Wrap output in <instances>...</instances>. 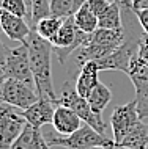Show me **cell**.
I'll list each match as a JSON object with an SVG mask.
<instances>
[{
  "label": "cell",
  "instance_id": "1f68e13d",
  "mask_svg": "<svg viewBox=\"0 0 148 149\" xmlns=\"http://www.w3.org/2000/svg\"><path fill=\"white\" fill-rule=\"evenodd\" d=\"M0 16H2V6H0ZM0 33H2V25H0Z\"/></svg>",
  "mask_w": 148,
  "mask_h": 149
},
{
  "label": "cell",
  "instance_id": "e0dca14e",
  "mask_svg": "<svg viewBox=\"0 0 148 149\" xmlns=\"http://www.w3.org/2000/svg\"><path fill=\"white\" fill-rule=\"evenodd\" d=\"M74 16V22L82 31L85 33H93L95 30H98V16L90 10V6L82 5L77 11L73 14Z\"/></svg>",
  "mask_w": 148,
  "mask_h": 149
},
{
  "label": "cell",
  "instance_id": "ac0fdd59",
  "mask_svg": "<svg viewBox=\"0 0 148 149\" xmlns=\"http://www.w3.org/2000/svg\"><path fill=\"white\" fill-rule=\"evenodd\" d=\"M110 99H112L110 90L104 85V83H101V82H99V85L95 88V90L90 93V96L87 97V100H88V104L91 107V110H93L95 113H98V115H101L104 111V108L109 105Z\"/></svg>",
  "mask_w": 148,
  "mask_h": 149
},
{
  "label": "cell",
  "instance_id": "7c38bea8",
  "mask_svg": "<svg viewBox=\"0 0 148 149\" xmlns=\"http://www.w3.org/2000/svg\"><path fill=\"white\" fill-rule=\"evenodd\" d=\"M83 121L81 116L76 113L74 110H71L66 105H57L55 107L54 119H52V127L55 132H58L60 135H71L76 130L82 127Z\"/></svg>",
  "mask_w": 148,
  "mask_h": 149
},
{
  "label": "cell",
  "instance_id": "4fadbf2b",
  "mask_svg": "<svg viewBox=\"0 0 148 149\" xmlns=\"http://www.w3.org/2000/svg\"><path fill=\"white\" fill-rule=\"evenodd\" d=\"M99 68L96 61H87L79 71V75L76 79L74 88L82 97H88L90 93L99 85Z\"/></svg>",
  "mask_w": 148,
  "mask_h": 149
},
{
  "label": "cell",
  "instance_id": "6da1fadb",
  "mask_svg": "<svg viewBox=\"0 0 148 149\" xmlns=\"http://www.w3.org/2000/svg\"><path fill=\"white\" fill-rule=\"evenodd\" d=\"M25 46L29 47L30 55V66L35 79V88H36L38 96H47L57 104V93L54 90L52 83V64L51 57L54 54V46L41 38L36 31L32 29L29 38L25 41Z\"/></svg>",
  "mask_w": 148,
  "mask_h": 149
},
{
  "label": "cell",
  "instance_id": "7402d4cb",
  "mask_svg": "<svg viewBox=\"0 0 148 149\" xmlns=\"http://www.w3.org/2000/svg\"><path fill=\"white\" fill-rule=\"evenodd\" d=\"M112 2H114V0H110V2H109V0H88V2H87V5H88L90 10L99 17V16H101L104 11L110 6Z\"/></svg>",
  "mask_w": 148,
  "mask_h": 149
},
{
  "label": "cell",
  "instance_id": "f546056e",
  "mask_svg": "<svg viewBox=\"0 0 148 149\" xmlns=\"http://www.w3.org/2000/svg\"><path fill=\"white\" fill-rule=\"evenodd\" d=\"M27 2V5H29V10H30V13H32V0H25ZM32 16V14H30Z\"/></svg>",
  "mask_w": 148,
  "mask_h": 149
},
{
  "label": "cell",
  "instance_id": "8992f818",
  "mask_svg": "<svg viewBox=\"0 0 148 149\" xmlns=\"http://www.w3.org/2000/svg\"><path fill=\"white\" fill-rule=\"evenodd\" d=\"M140 123H142V118L139 115L135 99L125 104V105L115 107L110 115V127H112V134H114V141L120 143Z\"/></svg>",
  "mask_w": 148,
  "mask_h": 149
},
{
  "label": "cell",
  "instance_id": "44dd1931",
  "mask_svg": "<svg viewBox=\"0 0 148 149\" xmlns=\"http://www.w3.org/2000/svg\"><path fill=\"white\" fill-rule=\"evenodd\" d=\"M52 16L58 17H69L74 14V0H51Z\"/></svg>",
  "mask_w": 148,
  "mask_h": 149
},
{
  "label": "cell",
  "instance_id": "4dcf8cb0",
  "mask_svg": "<svg viewBox=\"0 0 148 149\" xmlns=\"http://www.w3.org/2000/svg\"><path fill=\"white\" fill-rule=\"evenodd\" d=\"M90 149H106L104 146H95V148H90Z\"/></svg>",
  "mask_w": 148,
  "mask_h": 149
},
{
  "label": "cell",
  "instance_id": "2e32d148",
  "mask_svg": "<svg viewBox=\"0 0 148 149\" xmlns=\"http://www.w3.org/2000/svg\"><path fill=\"white\" fill-rule=\"evenodd\" d=\"M62 24H63V17H58V16H49V17L41 19V21L35 25L33 30L36 31L41 38H44L46 41H49L52 44L55 41V38H57Z\"/></svg>",
  "mask_w": 148,
  "mask_h": 149
},
{
  "label": "cell",
  "instance_id": "5b68a950",
  "mask_svg": "<svg viewBox=\"0 0 148 149\" xmlns=\"http://www.w3.org/2000/svg\"><path fill=\"white\" fill-rule=\"evenodd\" d=\"M25 124L27 119L24 118L22 110L3 104L0 110V149H11Z\"/></svg>",
  "mask_w": 148,
  "mask_h": 149
},
{
  "label": "cell",
  "instance_id": "52a82bcc",
  "mask_svg": "<svg viewBox=\"0 0 148 149\" xmlns=\"http://www.w3.org/2000/svg\"><path fill=\"white\" fill-rule=\"evenodd\" d=\"M3 75L6 79L21 80V82L35 88V79H33V72H32V66H30L29 47L25 44H21L19 47L10 49Z\"/></svg>",
  "mask_w": 148,
  "mask_h": 149
},
{
  "label": "cell",
  "instance_id": "cb8c5ba5",
  "mask_svg": "<svg viewBox=\"0 0 148 149\" xmlns=\"http://www.w3.org/2000/svg\"><path fill=\"white\" fill-rule=\"evenodd\" d=\"M137 14V19L140 22V27L143 30V33L148 35V10H134Z\"/></svg>",
  "mask_w": 148,
  "mask_h": 149
},
{
  "label": "cell",
  "instance_id": "d6a6232c",
  "mask_svg": "<svg viewBox=\"0 0 148 149\" xmlns=\"http://www.w3.org/2000/svg\"><path fill=\"white\" fill-rule=\"evenodd\" d=\"M2 105H3V104H0V110H2Z\"/></svg>",
  "mask_w": 148,
  "mask_h": 149
},
{
  "label": "cell",
  "instance_id": "d4e9b609",
  "mask_svg": "<svg viewBox=\"0 0 148 149\" xmlns=\"http://www.w3.org/2000/svg\"><path fill=\"white\" fill-rule=\"evenodd\" d=\"M8 52H10V47H6L5 44L0 41V74L5 72L6 60H8Z\"/></svg>",
  "mask_w": 148,
  "mask_h": 149
},
{
  "label": "cell",
  "instance_id": "ba28073f",
  "mask_svg": "<svg viewBox=\"0 0 148 149\" xmlns=\"http://www.w3.org/2000/svg\"><path fill=\"white\" fill-rule=\"evenodd\" d=\"M126 74L129 75L131 82L134 85L139 115H140L142 119H145L148 116V66L137 55L131 61Z\"/></svg>",
  "mask_w": 148,
  "mask_h": 149
},
{
  "label": "cell",
  "instance_id": "7a4b0ae2",
  "mask_svg": "<svg viewBox=\"0 0 148 149\" xmlns=\"http://www.w3.org/2000/svg\"><path fill=\"white\" fill-rule=\"evenodd\" d=\"M125 33L123 30H109V29H98L93 33H88L85 41L77 50L71 55L73 64L76 69L81 68L87 61H99V60L109 57L121 46Z\"/></svg>",
  "mask_w": 148,
  "mask_h": 149
},
{
  "label": "cell",
  "instance_id": "603a6c76",
  "mask_svg": "<svg viewBox=\"0 0 148 149\" xmlns=\"http://www.w3.org/2000/svg\"><path fill=\"white\" fill-rule=\"evenodd\" d=\"M139 58L148 66V35L143 33L140 44H139Z\"/></svg>",
  "mask_w": 148,
  "mask_h": 149
},
{
  "label": "cell",
  "instance_id": "9c48e42d",
  "mask_svg": "<svg viewBox=\"0 0 148 149\" xmlns=\"http://www.w3.org/2000/svg\"><path fill=\"white\" fill-rule=\"evenodd\" d=\"M38 93L33 86L27 85L21 80L6 79L3 85V104L25 110L38 100Z\"/></svg>",
  "mask_w": 148,
  "mask_h": 149
},
{
  "label": "cell",
  "instance_id": "30bf717a",
  "mask_svg": "<svg viewBox=\"0 0 148 149\" xmlns=\"http://www.w3.org/2000/svg\"><path fill=\"white\" fill-rule=\"evenodd\" d=\"M55 107H57V104H55L51 97H47V96H39L38 100L33 105H30L29 108L22 110V115L29 124L41 129L43 126L52 124Z\"/></svg>",
  "mask_w": 148,
  "mask_h": 149
},
{
  "label": "cell",
  "instance_id": "4316f807",
  "mask_svg": "<svg viewBox=\"0 0 148 149\" xmlns=\"http://www.w3.org/2000/svg\"><path fill=\"white\" fill-rule=\"evenodd\" d=\"M106 149H137V148H129V146H123V144H118L115 143L114 140H109V143L104 146Z\"/></svg>",
  "mask_w": 148,
  "mask_h": 149
},
{
  "label": "cell",
  "instance_id": "ffe728a7",
  "mask_svg": "<svg viewBox=\"0 0 148 149\" xmlns=\"http://www.w3.org/2000/svg\"><path fill=\"white\" fill-rule=\"evenodd\" d=\"M32 29L44 17L52 16L51 11V0H32Z\"/></svg>",
  "mask_w": 148,
  "mask_h": 149
},
{
  "label": "cell",
  "instance_id": "3957f363",
  "mask_svg": "<svg viewBox=\"0 0 148 149\" xmlns=\"http://www.w3.org/2000/svg\"><path fill=\"white\" fill-rule=\"evenodd\" d=\"M43 134L51 148L60 146L65 149H90L95 146H106L109 143V138L101 135L88 124H83L79 130H76L71 135H60L58 132L52 130L43 132Z\"/></svg>",
  "mask_w": 148,
  "mask_h": 149
},
{
  "label": "cell",
  "instance_id": "9a60e30c",
  "mask_svg": "<svg viewBox=\"0 0 148 149\" xmlns=\"http://www.w3.org/2000/svg\"><path fill=\"white\" fill-rule=\"evenodd\" d=\"M98 29L123 30L121 3H120V0H114L110 3V6L98 17Z\"/></svg>",
  "mask_w": 148,
  "mask_h": 149
},
{
  "label": "cell",
  "instance_id": "f1b7e54d",
  "mask_svg": "<svg viewBox=\"0 0 148 149\" xmlns=\"http://www.w3.org/2000/svg\"><path fill=\"white\" fill-rule=\"evenodd\" d=\"M87 2H88V0H74V13H76V11H77L82 5H85Z\"/></svg>",
  "mask_w": 148,
  "mask_h": 149
},
{
  "label": "cell",
  "instance_id": "83f0119b",
  "mask_svg": "<svg viewBox=\"0 0 148 149\" xmlns=\"http://www.w3.org/2000/svg\"><path fill=\"white\" fill-rule=\"evenodd\" d=\"M6 77L3 74H0V104H3V85H5Z\"/></svg>",
  "mask_w": 148,
  "mask_h": 149
},
{
  "label": "cell",
  "instance_id": "8fae6325",
  "mask_svg": "<svg viewBox=\"0 0 148 149\" xmlns=\"http://www.w3.org/2000/svg\"><path fill=\"white\" fill-rule=\"evenodd\" d=\"M0 25H2V31L8 38L13 39V41H19L21 44H25L32 31L30 24L24 17L6 13L3 10H2V16H0Z\"/></svg>",
  "mask_w": 148,
  "mask_h": 149
},
{
  "label": "cell",
  "instance_id": "5bb4252c",
  "mask_svg": "<svg viewBox=\"0 0 148 149\" xmlns=\"http://www.w3.org/2000/svg\"><path fill=\"white\" fill-rule=\"evenodd\" d=\"M11 149H52V148L47 144L41 129L27 123L22 134L13 143Z\"/></svg>",
  "mask_w": 148,
  "mask_h": 149
},
{
  "label": "cell",
  "instance_id": "d6986e66",
  "mask_svg": "<svg viewBox=\"0 0 148 149\" xmlns=\"http://www.w3.org/2000/svg\"><path fill=\"white\" fill-rule=\"evenodd\" d=\"M0 6L6 13L24 17L32 27V16H30V10H29V5H27L25 0H0Z\"/></svg>",
  "mask_w": 148,
  "mask_h": 149
},
{
  "label": "cell",
  "instance_id": "277c9868",
  "mask_svg": "<svg viewBox=\"0 0 148 149\" xmlns=\"http://www.w3.org/2000/svg\"><path fill=\"white\" fill-rule=\"evenodd\" d=\"M57 105H66L71 110H74L76 113L81 116V119L83 121V124H88L90 127H93L95 130H98L101 135H104L106 132V123L102 121L101 115L95 113L91 110L88 100L82 96H79V93L76 91L74 86H71L69 83H65L62 88L58 99H57Z\"/></svg>",
  "mask_w": 148,
  "mask_h": 149
},
{
  "label": "cell",
  "instance_id": "484cf974",
  "mask_svg": "<svg viewBox=\"0 0 148 149\" xmlns=\"http://www.w3.org/2000/svg\"><path fill=\"white\" fill-rule=\"evenodd\" d=\"M134 10H148V0H131Z\"/></svg>",
  "mask_w": 148,
  "mask_h": 149
}]
</instances>
